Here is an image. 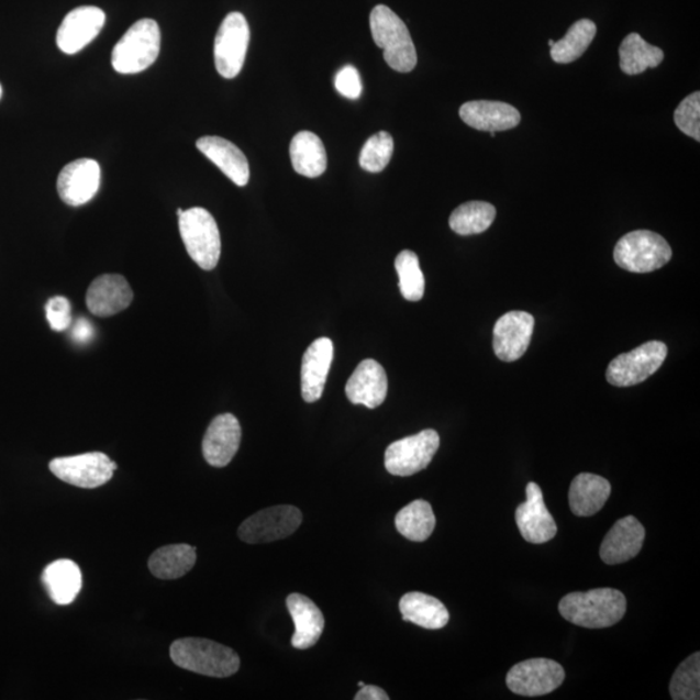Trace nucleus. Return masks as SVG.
Wrapping results in <instances>:
<instances>
[{
    "label": "nucleus",
    "mask_w": 700,
    "mask_h": 700,
    "mask_svg": "<svg viewBox=\"0 0 700 700\" xmlns=\"http://www.w3.org/2000/svg\"><path fill=\"white\" fill-rule=\"evenodd\" d=\"M626 611V598L616 589L602 588L563 597L559 612L567 622L589 630L615 625Z\"/></svg>",
    "instance_id": "1"
},
{
    "label": "nucleus",
    "mask_w": 700,
    "mask_h": 700,
    "mask_svg": "<svg viewBox=\"0 0 700 700\" xmlns=\"http://www.w3.org/2000/svg\"><path fill=\"white\" fill-rule=\"evenodd\" d=\"M176 666L208 677L225 678L241 668V658L233 648L205 638H180L170 646Z\"/></svg>",
    "instance_id": "2"
},
{
    "label": "nucleus",
    "mask_w": 700,
    "mask_h": 700,
    "mask_svg": "<svg viewBox=\"0 0 700 700\" xmlns=\"http://www.w3.org/2000/svg\"><path fill=\"white\" fill-rule=\"evenodd\" d=\"M370 29L389 67L400 74H409L416 67V49L409 29L389 7H375L370 13Z\"/></svg>",
    "instance_id": "3"
},
{
    "label": "nucleus",
    "mask_w": 700,
    "mask_h": 700,
    "mask_svg": "<svg viewBox=\"0 0 700 700\" xmlns=\"http://www.w3.org/2000/svg\"><path fill=\"white\" fill-rule=\"evenodd\" d=\"M160 48L162 33L156 21H136L113 48V68L121 75L141 74L157 60Z\"/></svg>",
    "instance_id": "4"
},
{
    "label": "nucleus",
    "mask_w": 700,
    "mask_h": 700,
    "mask_svg": "<svg viewBox=\"0 0 700 700\" xmlns=\"http://www.w3.org/2000/svg\"><path fill=\"white\" fill-rule=\"evenodd\" d=\"M179 233L187 254L203 270H213L221 257V235L213 215L204 208L178 209Z\"/></svg>",
    "instance_id": "5"
},
{
    "label": "nucleus",
    "mask_w": 700,
    "mask_h": 700,
    "mask_svg": "<svg viewBox=\"0 0 700 700\" xmlns=\"http://www.w3.org/2000/svg\"><path fill=\"white\" fill-rule=\"evenodd\" d=\"M613 257L620 268L631 273H652L663 268L673 258V249L659 234L637 230L626 234L616 244Z\"/></svg>",
    "instance_id": "6"
},
{
    "label": "nucleus",
    "mask_w": 700,
    "mask_h": 700,
    "mask_svg": "<svg viewBox=\"0 0 700 700\" xmlns=\"http://www.w3.org/2000/svg\"><path fill=\"white\" fill-rule=\"evenodd\" d=\"M249 38L247 19L241 12L229 13L214 40L215 68L223 78L231 79L241 74Z\"/></svg>",
    "instance_id": "7"
},
{
    "label": "nucleus",
    "mask_w": 700,
    "mask_h": 700,
    "mask_svg": "<svg viewBox=\"0 0 700 700\" xmlns=\"http://www.w3.org/2000/svg\"><path fill=\"white\" fill-rule=\"evenodd\" d=\"M668 355L667 345L648 342L613 358L605 378L615 387H632L645 381L660 369Z\"/></svg>",
    "instance_id": "8"
},
{
    "label": "nucleus",
    "mask_w": 700,
    "mask_h": 700,
    "mask_svg": "<svg viewBox=\"0 0 700 700\" xmlns=\"http://www.w3.org/2000/svg\"><path fill=\"white\" fill-rule=\"evenodd\" d=\"M48 467L57 479L82 489H96L107 485L118 470V464L100 452L55 458L49 462Z\"/></svg>",
    "instance_id": "9"
},
{
    "label": "nucleus",
    "mask_w": 700,
    "mask_h": 700,
    "mask_svg": "<svg viewBox=\"0 0 700 700\" xmlns=\"http://www.w3.org/2000/svg\"><path fill=\"white\" fill-rule=\"evenodd\" d=\"M438 446L440 436L435 430H424L414 436L401 438L387 447V471L402 478L423 471L435 457Z\"/></svg>",
    "instance_id": "10"
},
{
    "label": "nucleus",
    "mask_w": 700,
    "mask_h": 700,
    "mask_svg": "<svg viewBox=\"0 0 700 700\" xmlns=\"http://www.w3.org/2000/svg\"><path fill=\"white\" fill-rule=\"evenodd\" d=\"M302 514L298 508L274 507L258 511L244 521L237 531V536L247 544H268L284 540L299 530Z\"/></svg>",
    "instance_id": "11"
},
{
    "label": "nucleus",
    "mask_w": 700,
    "mask_h": 700,
    "mask_svg": "<svg viewBox=\"0 0 700 700\" xmlns=\"http://www.w3.org/2000/svg\"><path fill=\"white\" fill-rule=\"evenodd\" d=\"M565 678V669L559 663L537 658L515 664L509 670L507 684L518 696L541 697L560 688Z\"/></svg>",
    "instance_id": "12"
},
{
    "label": "nucleus",
    "mask_w": 700,
    "mask_h": 700,
    "mask_svg": "<svg viewBox=\"0 0 700 700\" xmlns=\"http://www.w3.org/2000/svg\"><path fill=\"white\" fill-rule=\"evenodd\" d=\"M105 24V13L93 5L78 7L63 20L56 34L57 47L75 55L96 40Z\"/></svg>",
    "instance_id": "13"
},
{
    "label": "nucleus",
    "mask_w": 700,
    "mask_h": 700,
    "mask_svg": "<svg viewBox=\"0 0 700 700\" xmlns=\"http://www.w3.org/2000/svg\"><path fill=\"white\" fill-rule=\"evenodd\" d=\"M100 165L91 158L71 162L57 178V192L65 204L81 207L88 204L100 189Z\"/></svg>",
    "instance_id": "14"
},
{
    "label": "nucleus",
    "mask_w": 700,
    "mask_h": 700,
    "mask_svg": "<svg viewBox=\"0 0 700 700\" xmlns=\"http://www.w3.org/2000/svg\"><path fill=\"white\" fill-rule=\"evenodd\" d=\"M525 492L526 501L519 504L515 512L518 529L526 543H548L557 536L558 526L546 508L543 490L536 482H530Z\"/></svg>",
    "instance_id": "15"
},
{
    "label": "nucleus",
    "mask_w": 700,
    "mask_h": 700,
    "mask_svg": "<svg viewBox=\"0 0 700 700\" xmlns=\"http://www.w3.org/2000/svg\"><path fill=\"white\" fill-rule=\"evenodd\" d=\"M535 329L533 315L514 310L497 321L493 331V349L503 363H514L524 356Z\"/></svg>",
    "instance_id": "16"
},
{
    "label": "nucleus",
    "mask_w": 700,
    "mask_h": 700,
    "mask_svg": "<svg viewBox=\"0 0 700 700\" xmlns=\"http://www.w3.org/2000/svg\"><path fill=\"white\" fill-rule=\"evenodd\" d=\"M134 293L127 280L119 274H104L98 277L86 293V305L97 316H111L132 304Z\"/></svg>",
    "instance_id": "17"
},
{
    "label": "nucleus",
    "mask_w": 700,
    "mask_h": 700,
    "mask_svg": "<svg viewBox=\"0 0 700 700\" xmlns=\"http://www.w3.org/2000/svg\"><path fill=\"white\" fill-rule=\"evenodd\" d=\"M242 427L233 414L215 416L205 432L203 454L209 465L226 467L240 451Z\"/></svg>",
    "instance_id": "18"
},
{
    "label": "nucleus",
    "mask_w": 700,
    "mask_h": 700,
    "mask_svg": "<svg viewBox=\"0 0 700 700\" xmlns=\"http://www.w3.org/2000/svg\"><path fill=\"white\" fill-rule=\"evenodd\" d=\"M645 536L644 525L636 518L620 519L605 535L599 555L605 565H622L637 557L644 546Z\"/></svg>",
    "instance_id": "19"
},
{
    "label": "nucleus",
    "mask_w": 700,
    "mask_h": 700,
    "mask_svg": "<svg viewBox=\"0 0 700 700\" xmlns=\"http://www.w3.org/2000/svg\"><path fill=\"white\" fill-rule=\"evenodd\" d=\"M345 392L355 405L380 407L388 393L386 370L375 359L363 360L346 382Z\"/></svg>",
    "instance_id": "20"
},
{
    "label": "nucleus",
    "mask_w": 700,
    "mask_h": 700,
    "mask_svg": "<svg viewBox=\"0 0 700 700\" xmlns=\"http://www.w3.org/2000/svg\"><path fill=\"white\" fill-rule=\"evenodd\" d=\"M332 358L334 344L329 337L316 338L307 349L301 365V395L307 402L313 403L321 399Z\"/></svg>",
    "instance_id": "21"
},
{
    "label": "nucleus",
    "mask_w": 700,
    "mask_h": 700,
    "mask_svg": "<svg viewBox=\"0 0 700 700\" xmlns=\"http://www.w3.org/2000/svg\"><path fill=\"white\" fill-rule=\"evenodd\" d=\"M459 115L466 125L480 132H507L521 124L522 115L515 107L492 100H475L460 107Z\"/></svg>",
    "instance_id": "22"
},
{
    "label": "nucleus",
    "mask_w": 700,
    "mask_h": 700,
    "mask_svg": "<svg viewBox=\"0 0 700 700\" xmlns=\"http://www.w3.org/2000/svg\"><path fill=\"white\" fill-rule=\"evenodd\" d=\"M201 154L211 160L236 186L249 182V164L240 148L220 136H203L197 142Z\"/></svg>",
    "instance_id": "23"
},
{
    "label": "nucleus",
    "mask_w": 700,
    "mask_h": 700,
    "mask_svg": "<svg viewBox=\"0 0 700 700\" xmlns=\"http://www.w3.org/2000/svg\"><path fill=\"white\" fill-rule=\"evenodd\" d=\"M287 609L290 611L295 634L291 644L295 648L308 649L320 641L324 630L323 613L316 604L305 596L293 593L287 598Z\"/></svg>",
    "instance_id": "24"
},
{
    "label": "nucleus",
    "mask_w": 700,
    "mask_h": 700,
    "mask_svg": "<svg viewBox=\"0 0 700 700\" xmlns=\"http://www.w3.org/2000/svg\"><path fill=\"white\" fill-rule=\"evenodd\" d=\"M611 495L609 480L595 474L577 475L569 487L568 501L576 516H593L601 511Z\"/></svg>",
    "instance_id": "25"
},
{
    "label": "nucleus",
    "mask_w": 700,
    "mask_h": 700,
    "mask_svg": "<svg viewBox=\"0 0 700 700\" xmlns=\"http://www.w3.org/2000/svg\"><path fill=\"white\" fill-rule=\"evenodd\" d=\"M42 582L53 602L67 605L75 602L82 588V574L77 563L70 559H59L45 568Z\"/></svg>",
    "instance_id": "26"
},
{
    "label": "nucleus",
    "mask_w": 700,
    "mask_h": 700,
    "mask_svg": "<svg viewBox=\"0 0 700 700\" xmlns=\"http://www.w3.org/2000/svg\"><path fill=\"white\" fill-rule=\"evenodd\" d=\"M400 611L405 622L424 627V630H443L449 623V612L437 598L411 591L401 598Z\"/></svg>",
    "instance_id": "27"
},
{
    "label": "nucleus",
    "mask_w": 700,
    "mask_h": 700,
    "mask_svg": "<svg viewBox=\"0 0 700 700\" xmlns=\"http://www.w3.org/2000/svg\"><path fill=\"white\" fill-rule=\"evenodd\" d=\"M290 155L293 169L300 176L316 178L326 171V148L320 136L314 133L296 134L291 142Z\"/></svg>",
    "instance_id": "28"
},
{
    "label": "nucleus",
    "mask_w": 700,
    "mask_h": 700,
    "mask_svg": "<svg viewBox=\"0 0 700 700\" xmlns=\"http://www.w3.org/2000/svg\"><path fill=\"white\" fill-rule=\"evenodd\" d=\"M197 563V548L186 544L157 548L151 555L148 568L157 579L176 580L189 574Z\"/></svg>",
    "instance_id": "29"
},
{
    "label": "nucleus",
    "mask_w": 700,
    "mask_h": 700,
    "mask_svg": "<svg viewBox=\"0 0 700 700\" xmlns=\"http://www.w3.org/2000/svg\"><path fill=\"white\" fill-rule=\"evenodd\" d=\"M620 69L627 76L644 74L648 68L659 67L664 59L663 49L649 45L637 33L626 35L619 48Z\"/></svg>",
    "instance_id": "30"
},
{
    "label": "nucleus",
    "mask_w": 700,
    "mask_h": 700,
    "mask_svg": "<svg viewBox=\"0 0 700 700\" xmlns=\"http://www.w3.org/2000/svg\"><path fill=\"white\" fill-rule=\"evenodd\" d=\"M395 524L403 537L414 543H423L435 530L436 518L430 502L416 500L400 510L396 515Z\"/></svg>",
    "instance_id": "31"
},
{
    "label": "nucleus",
    "mask_w": 700,
    "mask_h": 700,
    "mask_svg": "<svg viewBox=\"0 0 700 700\" xmlns=\"http://www.w3.org/2000/svg\"><path fill=\"white\" fill-rule=\"evenodd\" d=\"M597 34L593 21L582 19L576 21L568 29L567 34L560 41L555 42L551 49L552 59L559 64L573 63L587 52Z\"/></svg>",
    "instance_id": "32"
},
{
    "label": "nucleus",
    "mask_w": 700,
    "mask_h": 700,
    "mask_svg": "<svg viewBox=\"0 0 700 700\" xmlns=\"http://www.w3.org/2000/svg\"><path fill=\"white\" fill-rule=\"evenodd\" d=\"M496 213V208L486 201H468L452 213L449 225L458 235L481 234L492 226Z\"/></svg>",
    "instance_id": "33"
},
{
    "label": "nucleus",
    "mask_w": 700,
    "mask_h": 700,
    "mask_svg": "<svg viewBox=\"0 0 700 700\" xmlns=\"http://www.w3.org/2000/svg\"><path fill=\"white\" fill-rule=\"evenodd\" d=\"M395 268L399 274L400 291L408 301H420L424 295V276L420 258L413 251H402L396 257Z\"/></svg>",
    "instance_id": "34"
},
{
    "label": "nucleus",
    "mask_w": 700,
    "mask_h": 700,
    "mask_svg": "<svg viewBox=\"0 0 700 700\" xmlns=\"http://www.w3.org/2000/svg\"><path fill=\"white\" fill-rule=\"evenodd\" d=\"M670 697L675 700H698L700 698V654L689 656L676 669L669 685Z\"/></svg>",
    "instance_id": "35"
},
{
    "label": "nucleus",
    "mask_w": 700,
    "mask_h": 700,
    "mask_svg": "<svg viewBox=\"0 0 700 700\" xmlns=\"http://www.w3.org/2000/svg\"><path fill=\"white\" fill-rule=\"evenodd\" d=\"M395 143L392 135L380 132L367 140L360 149L359 165L366 171L380 173L387 168L393 155Z\"/></svg>",
    "instance_id": "36"
},
{
    "label": "nucleus",
    "mask_w": 700,
    "mask_h": 700,
    "mask_svg": "<svg viewBox=\"0 0 700 700\" xmlns=\"http://www.w3.org/2000/svg\"><path fill=\"white\" fill-rule=\"evenodd\" d=\"M675 124L690 138L700 141V93L692 92L675 111Z\"/></svg>",
    "instance_id": "37"
},
{
    "label": "nucleus",
    "mask_w": 700,
    "mask_h": 700,
    "mask_svg": "<svg viewBox=\"0 0 700 700\" xmlns=\"http://www.w3.org/2000/svg\"><path fill=\"white\" fill-rule=\"evenodd\" d=\"M46 316L49 327L56 332L68 330L71 324V307L67 298L55 296L46 304Z\"/></svg>",
    "instance_id": "38"
},
{
    "label": "nucleus",
    "mask_w": 700,
    "mask_h": 700,
    "mask_svg": "<svg viewBox=\"0 0 700 700\" xmlns=\"http://www.w3.org/2000/svg\"><path fill=\"white\" fill-rule=\"evenodd\" d=\"M335 88L345 98L358 99L363 93V82H360L358 70L352 65H346L342 70H338Z\"/></svg>",
    "instance_id": "39"
},
{
    "label": "nucleus",
    "mask_w": 700,
    "mask_h": 700,
    "mask_svg": "<svg viewBox=\"0 0 700 700\" xmlns=\"http://www.w3.org/2000/svg\"><path fill=\"white\" fill-rule=\"evenodd\" d=\"M93 336L92 324L86 319H79L71 330V337L78 344H88Z\"/></svg>",
    "instance_id": "40"
},
{
    "label": "nucleus",
    "mask_w": 700,
    "mask_h": 700,
    "mask_svg": "<svg viewBox=\"0 0 700 700\" xmlns=\"http://www.w3.org/2000/svg\"><path fill=\"white\" fill-rule=\"evenodd\" d=\"M389 697L387 692L378 687H374V685H365V687L360 688L355 697V700H388Z\"/></svg>",
    "instance_id": "41"
},
{
    "label": "nucleus",
    "mask_w": 700,
    "mask_h": 700,
    "mask_svg": "<svg viewBox=\"0 0 700 700\" xmlns=\"http://www.w3.org/2000/svg\"><path fill=\"white\" fill-rule=\"evenodd\" d=\"M554 43H555V41H553V40L548 41V46L553 47Z\"/></svg>",
    "instance_id": "42"
},
{
    "label": "nucleus",
    "mask_w": 700,
    "mask_h": 700,
    "mask_svg": "<svg viewBox=\"0 0 700 700\" xmlns=\"http://www.w3.org/2000/svg\"><path fill=\"white\" fill-rule=\"evenodd\" d=\"M358 687H359V688H363V687H365V682H363V681H359V682H358Z\"/></svg>",
    "instance_id": "43"
},
{
    "label": "nucleus",
    "mask_w": 700,
    "mask_h": 700,
    "mask_svg": "<svg viewBox=\"0 0 700 700\" xmlns=\"http://www.w3.org/2000/svg\"><path fill=\"white\" fill-rule=\"evenodd\" d=\"M2 93H3L2 86H0V98H2Z\"/></svg>",
    "instance_id": "44"
}]
</instances>
